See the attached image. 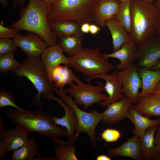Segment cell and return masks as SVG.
Returning <instances> with one entry per match:
<instances>
[{
    "label": "cell",
    "instance_id": "obj_8",
    "mask_svg": "<svg viewBox=\"0 0 160 160\" xmlns=\"http://www.w3.org/2000/svg\"><path fill=\"white\" fill-rule=\"evenodd\" d=\"M74 81L69 84L70 87L65 89L64 91L66 93L72 95L74 99V102L77 105L83 106L86 109L92 104L104 101L108 98V95L102 93L105 90L104 86L101 83H98L97 86L90 84H86L76 76Z\"/></svg>",
    "mask_w": 160,
    "mask_h": 160
},
{
    "label": "cell",
    "instance_id": "obj_47",
    "mask_svg": "<svg viewBox=\"0 0 160 160\" xmlns=\"http://www.w3.org/2000/svg\"><path fill=\"white\" fill-rule=\"evenodd\" d=\"M154 160H160V153H158L156 155Z\"/></svg>",
    "mask_w": 160,
    "mask_h": 160
},
{
    "label": "cell",
    "instance_id": "obj_26",
    "mask_svg": "<svg viewBox=\"0 0 160 160\" xmlns=\"http://www.w3.org/2000/svg\"><path fill=\"white\" fill-rule=\"evenodd\" d=\"M159 126L148 128L140 140V151L143 159L154 160L157 153L154 143V136Z\"/></svg>",
    "mask_w": 160,
    "mask_h": 160
},
{
    "label": "cell",
    "instance_id": "obj_35",
    "mask_svg": "<svg viewBox=\"0 0 160 160\" xmlns=\"http://www.w3.org/2000/svg\"><path fill=\"white\" fill-rule=\"evenodd\" d=\"M19 31L16 28L5 27L2 21L0 24V38L13 39L19 33Z\"/></svg>",
    "mask_w": 160,
    "mask_h": 160
},
{
    "label": "cell",
    "instance_id": "obj_50",
    "mask_svg": "<svg viewBox=\"0 0 160 160\" xmlns=\"http://www.w3.org/2000/svg\"><path fill=\"white\" fill-rule=\"evenodd\" d=\"M148 1H149L150 2H153L154 1V0H146Z\"/></svg>",
    "mask_w": 160,
    "mask_h": 160
},
{
    "label": "cell",
    "instance_id": "obj_6",
    "mask_svg": "<svg viewBox=\"0 0 160 160\" xmlns=\"http://www.w3.org/2000/svg\"><path fill=\"white\" fill-rule=\"evenodd\" d=\"M12 72L19 76L27 78L32 83L37 93L33 98L32 102L41 109V95L44 98L47 95L53 93V86L48 80L45 68L40 57L31 56L25 58Z\"/></svg>",
    "mask_w": 160,
    "mask_h": 160
},
{
    "label": "cell",
    "instance_id": "obj_7",
    "mask_svg": "<svg viewBox=\"0 0 160 160\" xmlns=\"http://www.w3.org/2000/svg\"><path fill=\"white\" fill-rule=\"evenodd\" d=\"M53 91L65 103L73 110L77 120V126L75 133L77 137L81 133H86L90 138L91 146L94 148L97 145V139L95 136V130L99 123L103 118L102 113L95 109L90 112H87L80 109L74 102L71 95H68L64 90H60L55 87L52 88Z\"/></svg>",
    "mask_w": 160,
    "mask_h": 160
},
{
    "label": "cell",
    "instance_id": "obj_13",
    "mask_svg": "<svg viewBox=\"0 0 160 160\" xmlns=\"http://www.w3.org/2000/svg\"><path fill=\"white\" fill-rule=\"evenodd\" d=\"M44 98L53 100L58 103L63 108L65 111L64 116L60 118L53 116V120L57 125L65 127L67 132V137L69 139L74 137L77 127V120L73 109L61 98L54 96L53 93L47 95Z\"/></svg>",
    "mask_w": 160,
    "mask_h": 160
},
{
    "label": "cell",
    "instance_id": "obj_42",
    "mask_svg": "<svg viewBox=\"0 0 160 160\" xmlns=\"http://www.w3.org/2000/svg\"><path fill=\"white\" fill-rule=\"evenodd\" d=\"M112 159L109 156L105 155H100L96 158L97 160H111Z\"/></svg>",
    "mask_w": 160,
    "mask_h": 160
},
{
    "label": "cell",
    "instance_id": "obj_40",
    "mask_svg": "<svg viewBox=\"0 0 160 160\" xmlns=\"http://www.w3.org/2000/svg\"><path fill=\"white\" fill-rule=\"evenodd\" d=\"M90 24L85 23L83 24L81 26V31L84 33H87L89 32V28Z\"/></svg>",
    "mask_w": 160,
    "mask_h": 160
},
{
    "label": "cell",
    "instance_id": "obj_21",
    "mask_svg": "<svg viewBox=\"0 0 160 160\" xmlns=\"http://www.w3.org/2000/svg\"><path fill=\"white\" fill-rule=\"evenodd\" d=\"M40 57L46 70L61 64L68 65L69 63V57L64 55L59 44L48 46Z\"/></svg>",
    "mask_w": 160,
    "mask_h": 160
},
{
    "label": "cell",
    "instance_id": "obj_5",
    "mask_svg": "<svg viewBox=\"0 0 160 160\" xmlns=\"http://www.w3.org/2000/svg\"><path fill=\"white\" fill-rule=\"evenodd\" d=\"M68 65L85 76V81L89 83L94 75L108 73L114 68L102 53L99 46L93 48L84 47L80 52L69 57Z\"/></svg>",
    "mask_w": 160,
    "mask_h": 160
},
{
    "label": "cell",
    "instance_id": "obj_30",
    "mask_svg": "<svg viewBox=\"0 0 160 160\" xmlns=\"http://www.w3.org/2000/svg\"><path fill=\"white\" fill-rule=\"evenodd\" d=\"M114 18L118 20L130 33L132 25L130 1L121 2L119 10Z\"/></svg>",
    "mask_w": 160,
    "mask_h": 160
},
{
    "label": "cell",
    "instance_id": "obj_29",
    "mask_svg": "<svg viewBox=\"0 0 160 160\" xmlns=\"http://www.w3.org/2000/svg\"><path fill=\"white\" fill-rule=\"evenodd\" d=\"M51 30L59 38L82 32L81 25L69 21H49Z\"/></svg>",
    "mask_w": 160,
    "mask_h": 160
},
{
    "label": "cell",
    "instance_id": "obj_18",
    "mask_svg": "<svg viewBox=\"0 0 160 160\" xmlns=\"http://www.w3.org/2000/svg\"><path fill=\"white\" fill-rule=\"evenodd\" d=\"M46 72L49 82L52 85L54 83L55 87L60 90H63L65 85L74 81L76 76L67 65L60 64Z\"/></svg>",
    "mask_w": 160,
    "mask_h": 160
},
{
    "label": "cell",
    "instance_id": "obj_19",
    "mask_svg": "<svg viewBox=\"0 0 160 160\" xmlns=\"http://www.w3.org/2000/svg\"><path fill=\"white\" fill-rule=\"evenodd\" d=\"M108 152L109 156L113 157L122 156L136 160L143 159L140 151V139L136 135L130 138L120 146L108 149Z\"/></svg>",
    "mask_w": 160,
    "mask_h": 160
},
{
    "label": "cell",
    "instance_id": "obj_22",
    "mask_svg": "<svg viewBox=\"0 0 160 160\" xmlns=\"http://www.w3.org/2000/svg\"><path fill=\"white\" fill-rule=\"evenodd\" d=\"M105 25L112 36L113 52L119 49L124 44L131 42L130 33L119 22L113 18L108 21Z\"/></svg>",
    "mask_w": 160,
    "mask_h": 160
},
{
    "label": "cell",
    "instance_id": "obj_28",
    "mask_svg": "<svg viewBox=\"0 0 160 160\" xmlns=\"http://www.w3.org/2000/svg\"><path fill=\"white\" fill-rule=\"evenodd\" d=\"M40 147L36 139L32 137L19 149L12 152L11 160H36L35 156L41 154L39 152Z\"/></svg>",
    "mask_w": 160,
    "mask_h": 160
},
{
    "label": "cell",
    "instance_id": "obj_39",
    "mask_svg": "<svg viewBox=\"0 0 160 160\" xmlns=\"http://www.w3.org/2000/svg\"><path fill=\"white\" fill-rule=\"evenodd\" d=\"M12 7L16 8L17 5H19L20 7L24 6V5L27 0H12Z\"/></svg>",
    "mask_w": 160,
    "mask_h": 160
},
{
    "label": "cell",
    "instance_id": "obj_10",
    "mask_svg": "<svg viewBox=\"0 0 160 160\" xmlns=\"http://www.w3.org/2000/svg\"><path fill=\"white\" fill-rule=\"evenodd\" d=\"M160 58V39L157 36L143 43L137 47L136 64L137 67L150 69Z\"/></svg>",
    "mask_w": 160,
    "mask_h": 160
},
{
    "label": "cell",
    "instance_id": "obj_27",
    "mask_svg": "<svg viewBox=\"0 0 160 160\" xmlns=\"http://www.w3.org/2000/svg\"><path fill=\"white\" fill-rule=\"evenodd\" d=\"M59 38V44L62 50L70 56L79 53L83 49L82 44L84 37L82 32Z\"/></svg>",
    "mask_w": 160,
    "mask_h": 160
},
{
    "label": "cell",
    "instance_id": "obj_12",
    "mask_svg": "<svg viewBox=\"0 0 160 160\" xmlns=\"http://www.w3.org/2000/svg\"><path fill=\"white\" fill-rule=\"evenodd\" d=\"M117 72L116 70L111 74L108 73H100L94 75L92 77V80L95 78H100L105 81L104 87L108 97L106 100L99 103L102 107H106L110 104L117 102L124 97L122 85L117 78Z\"/></svg>",
    "mask_w": 160,
    "mask_h": 160
},
{
    "label": "cell",
    "instance_id": "obj_48",
    "mask_svg": "<svg viewBox=\"0 0 160 160\" xmlns=\"http://www.w3.org/2000/svg\"><path fill=\"white\" fill-rule=\"evenodd\" d=\"M157 36L160 39V25L159 27L158 30Z\"/></svg>",
    "mask_w": 160,
    "mask_h": 160
},
{
    "label": "cell",
    "instance_id": "obj_17",
    "mask_svg": "<svg viewBox=\"0 0 160 160\" xmlns=\"http://www.w3.org/2000/svg\"><path fill=\"white\" fill-rule=\"evenodd\" d=\"M137 48V46L130 42L123 44L119 49L113 53L103 55L108 58L112 57L119 60L120 63L116 68L119 71L127 68L136 60Z\"/></svg>",
    "mask_w": 160,
    "mask_h": 160
},
{
    "label": "cell",
    "instance_id": "obj_9",
    "mask_svg": "<svg viewBox=\"0 0 160 160\" xmlns=\"http://www.w3.org/2000/svg\"><path fill=\"white\" fill-rule=\"evenodd\" d=\"M117 76L122 85L123 94L135 105L140 98L139 89L142 87V79L136 65L133 63L127 68L118 71Z\"/></svg>",
    "mask_w": 160,
    "mask_h": 160
},
{
    "label": "cell",
    "instance_id": "obj_43",
    "mask_svg": "<svg viewBox=\"0 0 160 160\" xmlns=\"http://www.w3.org/2000/svg\"><path fill=\"white\" fill-rule=\"evenodd\" d=\"M153 3L160 15V0H154Z\"/></svg>",
    "mask_w": 160,
    "mask_h": 160
},
{
    "label": "cell",
    "instance_id": "obj_49",
    "mask_svg": "<svg viewBox=\"0 0 160 160\" xmlns=\"http://www.w3.org/2000/svg\"><path fill=\"white\" fill-rule=\"evenodd\" d=\"M121 2H124L127 1H130L131 0H119Z\"/></svg>",
    "mask_w": 160,
    "mask_h": 160
},
{
    "label": "cell",
    "instance_id": "obj_46",
    "mask_svg": "<svg viewBox=\"0 0 160 160\" xmlns=\"http://www.w3.org/2000/svg\"><path fill=\"white\" fill-rule=\"evenodd\" d=\"M0 3L1 5L3 7H6L8 4L7 0H0Z\"/></svg>",
    "mask_w": 160,
    "mask_h": 160
},
{
    "label": "cell",
    "instance_id": "obj_24",
    "mask_svg": "<svg viewBox=\"0 0 160 160\" xmlns=\"http://www.w3.org/2000/svg\"><path fill=\"white\" fill-rule=\"evenodd\" d=\"M134 106L136 110L148 118L160 116V100L151 95L140 97Z\"/></svg>",
    "mask_w": 160,
    "mask_h": 160
},
{
    "label": "cell",
    "instance_id": "obj_25",
    "mask_svg": "<svg viewBox=\"0 0 160 160\" xmlns=\"http://www.w3.org/2000/svg\"><path fill=\"white\" fill-rule=\"evenodd\" d=\"M142 80V87L140 93V98L150 94L160 81V69L152 70L143 67H137Z\"/></svg>",
    "mask_w": 160,
    "mask_h": 160
},
{
    "label": "cell",
    "instance_id": "obj_45",
    "mask_svg": "<svg viewBox=\"0 0 160 160\" xmlns=\"http://www.w3.org/2000/svg\"><path fill=\"white\" fill-rule=\"evenodd\" d=\"M160 69V58L157 64L151 68L150 69L152 70H155Z\"/></svg>",
    "mask_w": 160,
    "mask_h": 160
},
{
    "label": "cell",
    "instance_id": "obj_23",
    "mask_svg": "<svg viewBox=\"0 0 160 160\" xmlns=\"http://www.w3.org/2000/svg\"><path fill=\"white\" fill-rule=\"evenodd\" d=\"M76 137L75 136L66 142L60 140L59 137L52 138L56 145L54 149L55 156L57 160H78L76 155Z\"/></svg>",
    "mask_w": 160,
    "mask_h": 160
},
{
    "label": "cell",
    "instance_id": "obj_2",
    "mask_svg": "<svg viewBox=\"0 0 160 160\" xmlns=\"http://www.w3.org/2000/svg\"><path fill=\"white\" fill-rule=\"evenodd\" d=\"M131 42L137 47L157 36L160 15L153 2L146 0H131Z\"/></svg>",
    "mask_w": 160,
    "mask_h": 160
},
{
    "label": "cell",
    "instance_id": "obj_11",
    "mask_svg": "<svg viewBox=\"0 0 160 160\" xmlns=\"http://www.w3.org/2000/svg\"><path fill=\"white\" fill-rule=\"evenodd\" d=\"M29 32L26 35L19 33L12 39L13 40L28 57H39L48 46L39 35Z\"/></svg>",
    "mask_w": 160,
    "mask_h": 160
},
{
    "label": "cell",
    "instance_id": "obj_41",
    "mask_svg": "<svg viewBox=\"0 0 160 160\" xmlns=\"http://www.w3.org/2000/svg\"><path fill=\"white\" fill-rule=\"evenodd\" d=\"M57 159L55 156H46L41 154L40 155L37 156L36 160H56Z\"/></svg>",
    "mask_w": 160,
    "mask_h": 160
},
{
    "label": "cell",
    "instance_id": "obj_16",
    "mask_svg": "<svg viewBox=\"0 0 160 160\" xmlns=\"http://www.w3.org/2000/svg\"><path fill=\"white\" fill-rule=\"evenodd\" d=\"M126 118L134 124L135 128L132 130V133L138 136L140 140L148 128L160 125V118L153 120L144 116L135 109L133 104L128 110Z\"/></svg>",
    "mask_w": 160,
    "mask_h": 160
},
{
    "label": "cell",
    "instance_id": "obj_15",
    "mask_svg": "<svg viewBox=\"0 0 160 160\" xmlns=\"http://www.w3.org/2000/svg\"><path fill=\"white\" fill-rule=\"evenodd\" d=\"M119 0H99L94 12L93 24L101 27L115 17L120 7Z\"/></svg>",
    "mask_w": 160,
    "mask_h": 160
},
{
    "label": "cell",
    "instance_id": "obj_4",
    "mask_svg": "<svg viewBox=\"0 0 160 160\" xmlns=\"http://www.w3.org/2000/svg\"><path fill=\"white\" fill-rule=\"evenodd\" d=\"M99 0H57L48 13L52 21H69L81 25L93 24L95 11Z\"/></svg>",
    "mask_w": 160,
    "mask_h": 160
},
{
    "label": "cell",
    "instance_id": "obj_34",
    "mask_svg": "<svg viewBox=\"0 0 160 160\" xmlns=\"http://www.w3.org/2000/svg\"><path fill=\"white\" fill-rule=\"evenodd\" d=\"M121 135L119 131L111 129H106L101 134L102 139L108 143L116 141L120 138Z\"/></svg>",
    "mask_w": 160,
    "mask_h": 160
},
{
    "label": "cell",
    "instance_id": "obj_31",
    "mask_svg": "<svg viewBox=\"0 0 160 160\" xmlns=\"http://www.w3.org/2000/svg\"><path fill=\"white\" fill-rule=\"evenodd\" d=\"M20 63L17 61L14 53L0 55V73L2 74L15 70Z\"/></svg>",
    "mask_w": 160,
    "mask_h": 160
},
{
    "label": "cell",
    "instance_id": "obj_32",
    "mask_svg": "<svg viewBox=\"0 0 160 160\" xmlns=\"http://www.w3.org/2000/svg\"><path fill=\"white\" fill-rule=\"evenodd\" d=\"M11 106L14 108L17 111L23 113H27L25 111L18 106L15 102L12 93L7 92L4 89L0 90V108Z\"/></svg>",
    "mask_w": 160,
    "mask_h": 160
},
{
    "label": "cell",
    "instance_id": "obj_36",
    "mask_svg": "<svg viewBox=\"0 0 160 160\" xmlns=\"http://www.w3.org/2000/svg\"><path fill=\"white\" fill-rule=\"evenodd\" d=\"M154 143L158 153H160V125L159 126L154 136Z\"/></svg>",
    "mask_w": 160,
    "mask_h": 160
},
{
    "label": "cell",
    "instance_id": "obj_38",
    "mask_svg": "<svg viewBox=\"0 0 160 160\" xmlns=\"http://www.w3.org/2000/svg\"><path fill=\"white\" fill-rule=\"evenodd\" d=\"M100 29V28L96 24H91L90 25L89 32L92 34L96 35Z\"/></svg>",
    "mask_w": 160,
    "mask_h": 160
},
{
    "label": "cell",
    "instance_id": "obj_44",
    "mask_svg": "<svg viewBox=\"0 0 160 160\" xmlns=\"http://www.w3.org/2000/svg\"><path fill=\"white\" fill-rule=\"evenodd\" d=\"M46 3L53 6L56 3L57 0H42Z\"/></svg>",
    "mask_w": 160,
    "mask_h": 160
},
{
    "label": "cell",
    "instance_id": "obj_3",
    "mask_svg": "<svg viewBox=\"0 0 160 160\" xmlns=\"http://www.w3.org/2000/svg\"><path fill=\"white\" fill-rule=\"evenodd\" d=\"M9 119L29 132H35L47 138L67 136L66 129L60 127L54 122L52 116L41 109L23 113L16 109L6 111Z\"/></svg>",
    "mask_w": 160,
    "mask_h": 160
},
{
    "label": "cell",
    "instance_id": "obj_37",
    "mask_svg": "<svg viewBox=\"0 0 160 160\" xmlns=\"http://www.w3.org/2000/svg\"><path fill=\"white\" fill-rule=\"evenodd\" d=\"M150 95L153 96L160 100V81L157 84Z\"/></svg>",
    "mask_w": 160,
    "mask_h": 160
},
{
    "label": "cell",
    "instance_id": "obj_14",
    "mask_svg": "<svg viewBox=\"0 0 160 160\" xmlns=\"http://www.w3.org/2000/svg\"><path fill=\"white\" fill-rule=\"evenodd\" d=\"M133 105L126 97L110 104L102 113L103 118L102 121L104 124L112 125L124 120L128 110Z\"/></svg>",
    "mask_w": 160,
    "mask_h": 160
},
{
    "label": "cell",
    "instance_id": "obj_33",
    "mask_svg": "<svg viewBox=\"0 0 160 160\" xmlns=\"http://www.w3.org/2000/svg\"><path fill=\"white\" fill-rule=\"evenodd\" d=\"M17 47L12 39L0 38V55L14 53Z\"/></svg>",
    "mask_w": 160,
    "mask_h": 160
},
{
    "label": "cell",
    "instance_id": "obj_20",
    "mask_svg": "<svg viewBox=\"0 0 160 160\" xmlns=\"http://www.w3.org/2000/svg\"><path fill=\"white\" fill-rule=\"evenodd\" d=\"M29 132L17 124L13 129H10L5 132L2 140L8 152H13L25 144L28 139Z\"/></svg>",
    "mask_w": 160,
    "mask_h": 160
},
{
    "label": "cell",
    "instance_id": "obj_1",
    "mask_svg": "<svg viewBox=\"0 0 160 160\" xmlns=\"http://www.w3.org/2000/svg\"><path fill=\"white\" fill-rule=\"evenodd\" d=\"M52 6L42 0H29L26 6L20 7V18L10 27L38 34L48 46L56 45L57 36L51 30L47 19Z\"/></svg>",
    "mask_w": 160,
    "mask_h": 160
}]
</instances>
